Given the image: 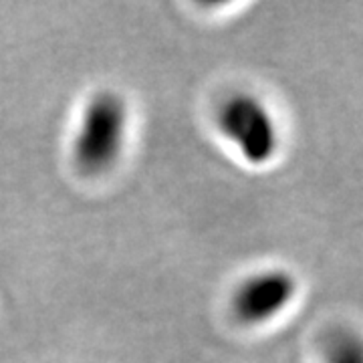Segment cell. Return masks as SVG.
Returning <instances> with one entry per match:
<instances>
[{
	"instance_id": "cell-1",
	"label": "cell",
	"mask_w": 363,
	"mask_h": 363,
	"mask_svg": "<svg viewBox=\"0 0 363 363\" xmlns=\"http://www.w3.org/2000/svg\"><path fill=\"white\" fill-rule=\"evenodd\" d=\"M128 105L111 93L104 91L91 99L73 140V160L83 174H101L117 162L128 135Z\"/></svg>"
},
{
	"instance_id": "cell-2",
	"label": "cell",
	"mask_w": 363,
	"mask_h": 363,
	"mask_svg": "<svg viewBox=\"0 0 363 363\" xmlns=\"http://www.w3.org/2000/svg\"><path fill=\"white\" fill-rule=\"evenodd\" d=\"M218 130L252 166L269 164L279 152V130L269 107L250 93H234L218 109Z\"/></svg>"
},
{
	"instance_id": "cell-3",
	"label": "cell",
	"mask_w": 363,
	"mask_h": 363,
	"mask_svg": "<svg viewBox=\"0 0 363 363\" xmlns=\"http://www.w3.org/2000/svg\"><path fill=\"white\" fill-rule=\"evenodd\" d=\"M297 293L295 279L285 271L257 272L234 291L233 313L245 325H262L279 317Z\"/></svg>"
},
{
	"instance_id": "cell-4",
	"label": "cell",
	"mask_w": 363,
	"mask_h": 363,
	"mask_svg": "<svg viewBox=\"0 0 363 363\" xmlns=\"http://www.w3.org/2000/svg\"><path fill=\"white\" fill-rule=\"evenodd\" d=\"M325 363H362V347L355 335L347 331H335L325 339Z\"/></svg>"
}]
</instances>
